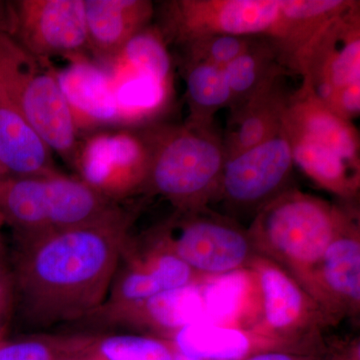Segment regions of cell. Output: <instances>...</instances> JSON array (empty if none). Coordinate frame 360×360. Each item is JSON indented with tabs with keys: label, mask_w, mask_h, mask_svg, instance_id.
<instances>
[{
	"label": "cell",
	"mask_w": 360,
	"mask_h": 360,
	"mask_svg": "<svg viewBox=\"0 0 360 360\" xmlns=\"http://www.w3.org/2000/svg\"><path fill=\"white\" fill-rule=\"evenodd\" d=\"M132 213L18 238L13 270L26 321L44 328L91 316L105 302L129 241Z\"/></svg>",
	"instance_id": "obj_1"
},
{
	"label": "cell",
	"mask_w": 360,
	"mask_h": 360,
	"mask_svg": "<svg viewBox=\"0 0 360 360\" xmlns=\"http://www.w3.org/2000/svg\"><path fill=\"white\" fill-rule=\"evenodd\" d=\"M142 131L149 162L141 193L161 196L179 212L206 207L215 200L226 155L214 127L184 123Z\"/></svg>",
	"instance_id": "obj_2"
},
{
	"label": "cell",
	"mask_w": 360,
	"mask_h": 360,
	"mask_svg": "<svg viewBox=\"0 0 360 360\" xmlns=\"http://www.w3.org/2000/svg\"><path fill=\"white\" fill-rule=\"evenodd\" d=\"M349 212L311 194L288 188L255 213L248 236L257 255L281 265L302 283Z\"/></svg>",
	"instance_id": "obj_3"
},
{
	"label": "cell",
	"mask_w": 360,
	"mask_h": 360,
	"mask_svg": "<svg viewBox=\"0 0 360 360\" xmlns=\"http://www.w3.org/2000/svg\"><path fill=\"white\" fill-rule=\"evenodd\" d=\"M122 210L82 179L61 172L0 179V212L18 238L96 224Z\"/></svg>",
	"instance_id": "obj_4"
},
{
	"label": "cell",
	"mask_w": 360,
	"mask_h": 360,
	"mask_svg": "<svg viewBox=\"0 0 360 360\" xmlns=\"http://www.w3.org/2000/svg\"><path fill=\"white\" fill-rule=\"evenodd\" d=\"M6 32H0V92L52 153L77 161L80 142L72 106L58 78Z\"/></svg>",
	"instance_id": "obj_5"
},
{
	"label": "cell",
	"mask_w": 360,
	"mask_h": 360,
	"mask_svg": "<svg viewBox=\"0 0 360 360\" xmlns=\"http://www.w3.org/2000/svg\"><path fill=\"white\" fill-rule=\"evenodd\" d=\"M146 241L174 253L200 277L248 269L257 255L248 229L207 206L176 210Z\"/></svg>",
	"instance_id": "obj_6"
},
{
	"label": "cell",
	"mask_w": 360,
	"mask_h": 360,
	"mask_svg": "<svg viewBox=\"0 0 360 360\" xmlns=\"http://www.w3.org/2000/svg\"><path fill=\"white\" fill-rule=\"evenodd\" d=\"M160 30L182 47L207 35L265 37L281 49L288 35L283 0H174L165 2Z\"/></svg>",
	"instance_id": "obj_7"
},
{
	"label": "cell",
	"mask_w": 360,
	"mask_h": 360,
	"mask_svg": "<svg viewBox=\"0 0 360 360\" xmlns=\"http://www.w3.org/2000/svg\"><path fill=\"white\" fill-rule=\"evenodd\" d=\"M248 269L259 290V322L252 333L279 347H307L321 326L331 323L321 307L272 260L257 255Z\"/></svg>",
	"instance_id": "obj_8"
},
{
	"label": "cell",
	"mask_w": 360,
	"mask_h": 360,
	"mask_svg": "<svg viewBox=\"0 0 360 360\" xmlns=\"http://www.w3.org/2000/svg\"><path fill=\"white\" fill-rule=\"evenodd\" d=\"M8 8L7 34L42 65L89 51L84 0H16Z\"/></svg>",
	"instance_id": "obj_9"
},
{
	"label": "cell",
	"mask_w": 360,
	"mask_h": 360,
	"mask_svg": "<svg viewBox=\"0 0 360 360\" xmlns=\"http://www.w3.org/2000/svg\"><path fill=\"white\" fill-rule=\"evenodd\" d=\"M354 1L312 37L293 61L315 96L326 104L336 89L360 82V11Z\"/></svg>",
	"instance_id": "obj_10"
},
{
	"label": "cell",
	"mask_w": 360,
	"mask_h": 360,
	"mask_svg": "<svg viewBox=\"0 0 360 360\" xmlns=\"http://www.w3.org/2000/svg\"><path fill=\"white\" fill-rule=\"evenodd\" d=\"M293 167L290 144L281 129L269 141L225 160L215 200L233 210L257 213L290 188Z\"/></svg>",
	"instance_id": "obj_11"
},
{
	"label": "cell",
	"mask_w": 360,
	"mask_h": 360,
	"mask_svg": "<svg viewBox=\"0 0 360 360\" xmlns=\"http://www.w3.org/2000/svg\"><path fill=\"white\" fill-rule=\"evenodd\" d=\"M300 283L329 321L343 316H359L360 231L355 213L349 212L321 260Z\"/></svg>",
	"instance_id": "obj_12"
},
{
	"label": "cell",
	"mask_w": 360,
	"mask_h": 360,
	"mask_svg": "<svg viewBox=\"0 0 360 360\" xmlns=\"http://www.w3.org/2000/svg\"><path fill=\"white\" fill-rule=\"evenodd\" d=\"M80 146L75 165L89 186L115 200L141 193L149 153L143 131L122 132Z\"/></svg>",
	"instance_id": "obj_13"
},
{
	"label": "cell",
	"mask_w": 360,
	"mask_h": 360,
	"mask_svg": "<svg viewBox=\"0 0 360 360\" xmlns=\"http://www.w3.org/2000/svg\"><path fill=\"white\" fill-rule=\"evenodd\" d=\"M146 245L141 253L129 255L127 265L115 274L105 302L94 314L127 309L201 278L174 253L153 243Z\"/></svg>",
	"instance_id": "obj_14"
},
{
	"label": "cell",
	"mask_w": 360,
	"mask_h": 360,
	"mask_svg": "<svg viewBox=\"0 0 360 360\" xmlns=\"http://www.w3.org/2000/svg\"><path fill=\"white\" fill-rule=\"evenodd\" d=\"M283 132L288 139H302L321 144L350 162L360 165L359 134L354 123L329 110L303 82L288 99Z\"/></svg>",
	"instance_id": "obj_15"
},
{
	"label": "cell",
	"mask_w": 360,
	"mask_h": 360,
	"mask_svg": "<svg viewBox=\"0 0 360 360\" xmlns=\"http://www.w3.org/2000/svg\"><path fill=\"white\" fill-rule=\"evenodd\" d=\"M198 281L174 288L108 314L92 315L103 323L146 329L169 340L184 326L203 321V304Z\"/></svg>",
	"instance_id": "obj_16"
},
{
	"label": "cell",
	"mask_w": 360,
	"mask_h": 360,
	"mask_svg": "<svg viewBox=\"0 0 360 360\" xmlns=\"http://www.w3.org/2000/svg\"><path fill=\"white\" fill-rule=\"evenodd\" d=\"M89 51L115 60L134 35L148 27L155 14L148 0H84Z\"/></svg>",
	"instance_id": "obj_17"
},
{
	"label": "cell",
	"mask_w": 360,
	"mask_h": 360,
	"mask_svg": "<svg viewBox=\"0 0 360 360\" xmlns=\"http://www.w3.org/2000/svg\"><path fill=\"white\" fill-rule=\"evenodd\" d=\"M203 304V321L252 331L260 319V295L250 269L198 281Z\"/></svg>",
	"instance_id": "obj_18"
},
{
	"label": "cell",
	"mask_w": 360,
	"mask_h": 360,
	"mask_svg": "<svg viewBox=\"0 0 360 360\" xmlns=\"http://www.w3.org/2000/svg\"><path fill=\"white\" fill-rule=\"evenodd\" d=\"M284 77L285 75L274 78L257 96L231 111L227 131L222 139L226 158L281 134L290 96L284 89Z\"/></svg>",
	"instance_id": "obj_19"
},
{
	"label": "cell",
	"mask_w": 360,
	"mask_h": 360,
	"mask_svg": "<svg viewBox=\"0 0 360 360\" xmlns=\"http://www.w3.org/2000/svg\"><path fill=\"white\" fill-rule=\"evenodd\" d=\"M52 150L0 92V169L6 176L58 174Z\"/></svg>",
	"instance_id": "obj_20"
},
{
	"label": "cell",
	"mask_w": 360,
	"mask_h": 360,
	"mask_svg": "<svg viewBox=\"0 0 360 360\" xmlns=\"http://www.w3.org/2000/svg\"><path fill=\"white\" fill-rule=\"evenodd\" d=\"M169 340L179 354L195 360H245L277 347L246 329L198 321L184 326Z\"/></svg>",
	"instance_id": "obj_21"
},
{
	"label": "cell",
	"mask_w": 360,
	"mask_h": 360,
	"mask_svg": "<svg viewBox=\"0 0 360 360\" xmlns=\"http://www.w3.org/2000/svg\"><path fill=\"white\" fill-rule=\"evenodd\" d=\"M288 141L295 165L317 186L347 200L357 195L360 165L350 162L333 149L307 139Z\"/></svg>",
	"instance_id": "obj_22"
},
{
	"label": "cell",
	"mask_w": 360,
	"mask_h": 360,
	"mask_svg": "<svg viewBox=\"0 0 360 360\" xmlns=\"http://www.w3.org/2000/svg\"><path fill=\"white\" fill-rule=\"evenodd\" d=\"M222 70L231 92L229 108L232 111L257 96L272 79L286 75L288 70L274 42L257 37L248 51Z\"/></svg>",
	"instance_id": "obj_23"
},
{
	"label": "cell",
	"mask_w": 360,
	"mask_h": 360,
	"mask_svg": "<svg viewBox=\"0 0 360 360\" xmlns=\"http://www.w3.org/2000/svg\"><path fill=\"white\" fill-rule=\"evenodd\" d=\"M186 103L189 115L186 124L212 127L217 111L231 108V92L224 70L205 63L184 61Z\"/></svg>",
	"instance_id": "obj_24"
},
{
	"label": "cell",
	"mask_w": 360,
	"mask_h": 360,
	"mask_svg": "<svg viewBox=\"0 0 360 360\" xmlns=\"http://www.w3.org/2000/svg\"><path fill=\"white\" fill-rule=\"evenodd\" d=\"M115 59L122 68L141 71L161 82L174 85L172 56L158 26L148 25L134 35Z\"/></svg>",
	"instance_id": "obj_25"
},
{
	"label": "cell",
	"mask_w": 360,
	"mask_h": 360,
	"mask_svg": "<svg viewBox=\"0 0 360 360\" xmlns=\"http://www.w3.org/2000/svg\"><path fill=\"white\" fill-rule=\"evenodd\" d=\"M96 336L84 335L26 336L0 340V360H60L89 350Z\"/></svg>",
	"instance_id": "obj_26"
},
{
	"label": "cell",
	"mask_w": 360,
	"mask_h": 360,
	"mask_svg": "<svg viewBox=\"0 0 360 360\" xmlns=\"http://www.w3.org/2000/svg\"><path fill=\"white\" fill-rule=\"evenodd\" d=\"M89 352L103 360H175L174 343L160 336H96Z\"/></svg>",
	"instance_id": "obj_27"
},
{
	"label": "cell",
	"mask_w": 360,
	"mask_h": 360,
	"mask_svg": "<svg viewBox=\"0 0 360 360\" xmlns=\"http://www.w3.org/2000/svg\"><path fill=\"white\" fill-rule=\"evenodd\" d=\"M257 37L215 34L194 39L181 47L184 61L205 63L224 68L250 49Z\"/></svg>",
	"instance_id": "obj_28"
},
{
	"label": "cell",
	"mask_w": 360,
	"mask_h": 360,
	"mask_svg": "<svg viewBox=\"0 0 360 360\" xmlns=\"http://www.w3.org/2000/svg\"><path fill=\"white\" fill-rule=\"evenodd\" d=\"M326 105L342 120L352 122L360 113V82L336 89Z\"/></svg>",
	"instance_id": "obj_29"
},
{
	"label": "cell",
	"mask_w": 360,
	"mask_h": 360,
	"mask_svg": "<svg viewBox=\"0 0 360 360\" xmlns=\"http://www.w3.org/2000/svg\"><path fill=\"white\" fill-rule=\"evenodd\" d=\"M245 360H328L311 345L307 347H274L250 355Z\"/></svg>",
	"instance_id": "obj_30"
},
{
	"label": "cell",
	"mask_w": 360,
	"mask_h": 360,
	"mask_svg": "<svg viewBox=\"0 0 360 360\" xmlns=\"http://www.w3.org/2000/svg\"><path fill=\"white\" fill-rule=\"evenodd\" d=\"M15 302L13 270L7 269L0 257V324H4Z\"/></svg>",
	"instance_id": "obj_31"
},
{
	"label": "cell",
	"mask_w": 360,
	"mask_h": 360,
	"mask_svg": "<svg viewBox=\"0 0 360 360\" xmlns=\"http://www.w3.org/2000/svg\"><path fill=\"white\" fill-rule=\"evenodd\" d=\"M329 360H360V345L359 340H355L352 345L343 348L342 350Z\"/></svg>",
	"instance_id": "obj_32"
},
{
	"label": "cell",
	"mask_w": 360,
	"mask_h": 360,
	"mask_svg": "<svg viewBox=\"0 0 360 360\" xmlns=\"http://www.w3.org/2000/svg\"><path fill=\"white\" fill-rule=\"evenodd\" d=\"M9 8L8 2L0 1V32H8Z\"/></svg>",
	"instance_id": "obj_33"
},
{
	"label": "cell",
	"mask_w": 360,
	"mask_h": 360,
	"mask_svg": "<svg viewBox=\"0 0 360 360\" xmlns=\"http://www.w3.org/2000/svg\"><path fill=\"white\" fill-rule=\"evenodd\" d=\"M89 352H84V354L70 355V356L65 357V359L60 360H89Z\"/></svg>",
	"instance_id": "obj_34"
},
{
	"label": "cell",
	"mask_w": 360,
	"mask_h": 360,
	"mask_svg": "<svg viewBox=\"0 0 360 360\" xmlns=\"http://www.w3.org/2000/svg\"><path fill=\"white\" fill-rule=\"evenodd\" d=\"M6 224V217L2 214V212H0V257H2V241H1V231L4 225Z\"/></svg>",
	"instance_id": "obj_35"
},
{
	"label": "cell",
	"mask_w": 360,
	"mask_h": 360,
	"mask_svg": "<svg viewBox=\"0 0 360 360\" xmlns=\"http://www.w3.org/2000/svg\"><path fill=\"white\" fill-rule=\"evenodd\" d=\"M6 324H0V340L6 338Z\"/></svg>",
	"instance_id": "obj_36"
},
{
	"label": "cell",
	"mask_w": 360,
	"mask_h": 360,
	"mask_svg": "<svg viewBox=\"0 0 360 360\" xmlns=\"http://www.w3.org/2000/svg\"><path fill=\"white\" fill-rule=\"evenodd\" d=\"M175 360H195V359H188V357L184 356V355L179 354V352H176V356H175Z\"/></svg>",
	"instance_id": "obj_37"
},
{
	"label": "cell",
	"mask_w": 360,
	"mask_h": 360,
	"mask_svg": "<svg viewBox=\"0 0 360 360\" xmlns=\"http://www.w3.org/2000/svg\"><path fill=\"white\" fill-rule=\"evenodd\" d=\"M89 349H90V348H89ZM89 360H103V359H99V357L96 356V355L90 354L89 352Z\"/></svg>",
	"instance_id": "obj_38"
},
{
	"label": "cell",
	"mask_w": 360,
	"mask_h": 360,
	"mask_svg": "<svg viewBox=\"0 0 360 360\" xmlns=\"http://www.w3.org/2000/svg\"><path fill=\"white\" fill-rule=\"evenodd\" d=\"M4 177H6V174H4V172H1V169H0V179H4Z\"/></svg>",
	"instance_id": "obj_39"
}]
</instances>
